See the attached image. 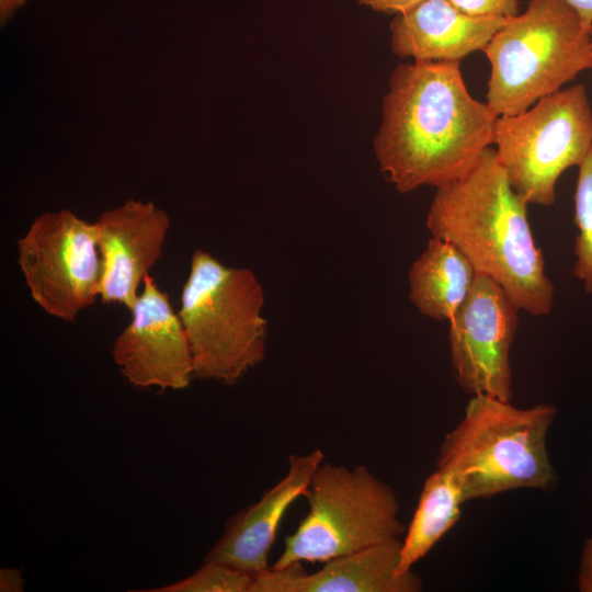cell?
Segmentation results:
<instances>
[{"instance_id":"6da1fadb","label":"cell","mask_w":592,"mask_h":592,"mask_svg":"<svg viewBox=\"0 0 592 592\" xmlns=\"http://www.w3.org/2000/svg\"><path fill=\"white\" fill-rule=\"evenodd\" d=\"M459 66L412 61L389 77L373 147L380 171L400 193L460 178L493 144L499 116L469 93Z\"/></svg>"},{"instance_id":"7a4b0ae2","label":"cell","mask_w":592,"mask_h":592,"mask_svg":"<svg viewBox=\"0 0 592 592\" xmlns=\"http://www.w3.org/2000/svg\"><path fill=\"white\" fill-rule=\"evenodd\" d=\"M435 189L425 219L431 236L457 247L520 310L548 315L555 287L531 229L528 204L510 184L494 148L467 173Z\"/></svg>"},{"instance_id":"3957f363","label":"cell","mask_w":592,"mask_h":592,"mask_svg":"<svg viewBox=\"0 0 592 592\" xmlns=\"http://www.w3.org/2000/svg\"><path fill=\"white\" fill-rule=\"evenodd\" d=\"M551 405L522 409L488 395L471 396L463 419L444 437L436 468L451 474L466 500L515 489H550L556 473L546 437Z\"/></svg>"},{"instance_id":"277c9868","label":"cell","mask_w":592,"mask_h":592,"mask_svg":"<svg viewBox=\"0 0 592 592\" xmlns=\"http://www.w3.org/2000/svg\"><path fill=\"white\" fill-rule=\"evenodd\" d=\"M263 305V288L251 270L227 266L206 251H194L178 312L194 377L234 385L264 360Z\"/></svg>"},{"instance_id":"5b68a950","label":"cell","mask_w":592,"mask_h":592,"mask_svg":"<svg viewBox=\"0 0 592 592\" xmlns=\"http://www.w3.org/2000/svg\"><path fill=\"white\" fill-rule=\"evenodd\" d=\"M490 64L487 104L514 115L591 69V33L561 0H530L482 50Z\"/></svg>"},{"instance_id":"8992f818","label":"cell","mask_w":592,"mask_h":592,"mask_svg":"<svg viewBox=\"0 0 592 592\" xmlns=\"http://www.w3.org/2000/svg\"><path fill=\"white\" fill-rule=\"evenodd\" d=\"M304 496L308 513L270 568L326 562L406 533L394 489L365 466L321 463Z\"/></svg>"},{"instance_id":"52a82bcc","label":"cell","mask_w":592,"mask_h":592,"mask_svg":"<svg viewBox=\"0 0 592 592\" xmlns=\"http://www.w3.org/2000/svg\"><path fill=\"white\" fill-rule=\"evenodd\" d=\"M496 157L514 191L527 203L550 206L556 184L592 148V109L583 84L539 99L527 110L499 116Z\"/></svg>"},{"instance_id":"ba28073f","label":"cell","mask_w":592,"mask_h":592,"mask_svg":"<svg viewBox=\"0 0 592 592\" xmlns=\"http://www.w3.org/2000/svg\"><path fill=\"white\" fill-rule=\"evenodd\" d=\"M95 226L68 209L37 216L18 240V264L31 298L47 315L75 322L100 297Z\"/></svg>"},{"instance_id":"9c48e42d","label":"cell","mask_w":592,"mask_h":592,"mask_svg":"<svg viewBox=\"0 0 592 592\" xmlns=\"http://www.w3.org/2000/svg\"><path fill=\"white\" fill-rule=\"evenodd\" d=\"M519 311L493 278L476 273L469 295L448 321L452 372L465 394L511 400L510 352Z\"/></svg>"},{"instance_id":"30bf717a","label":"cell","mask_w":592,"mask_h":592,"mask_svg":"<svg viewBox=\"0 0 592 592\" xmlns=\"http://www.w3.org/2000/svg\"><path fill=\"white\" fill-rule=\"evenodd\" d=\"M143 283L132 320L113 343V360L135 387L184 389L194 368L183 323L155 278L148 274Z\"/></svg>"},{"instance_id":"8fae6325","label":"cell","mask_w":592,"mask_h":592,"mask_svg":"<svg viewBox=\"0 0 592 592\" xmlns=\"http://www.w3.org/2000/svg\"><path fill=\"white\" fill-rule=\"evenodd\" d=\"M93 224L102 262L100 298L132 310L140 283L163 254L170 218L151 202L128 200Z\"/></svg>"},{"instance_id":"7c38bea8","label":"cell","mask_w":592,"mask_h":592,"mask_svg":"<svg viewBox=\"0 0 592 592\" xmlns=\"http://www.w3.org/2000/svg\"><path fill=\"white\" fill-rule=\"evenodd\" d=\"M402 538L332 558L316 572L300 563L269 568L255 576L250 592H419L421 578L412 570L400 574Z\"/></svg>"},{"instance_id":"4fadbf2b","label":"cell","mask_w":592,"mask_h":592,"mask_svg":"<svg viewBox=\"0 0 592 592\" xmlns=\"http://www.w3.org/2000/svg\"><path fill=\"white\" fill-rule=\"evenodd\" d=\"M320 448L305 455H289L286 475L259 501L238 512L203 562H220L254 576L267 570L269 555L281 521L323 462Z\"/></svg>"},{"instance_id":"5bb4252c","label":"cell","mask_w":592,"mask_h":592,"mask_svg":"<svg viewBox=\"0 0 592 592\" xmlns=\"http://www.w3.org/2000/svg\"><path fill=\"white\" fill-rule=\"evenodd\" d=\"M506 20L468 15L449 0H423L395 15L390 48L398 57L413 61H460L483 50Z\"/></svg>"},{"instance_id":"9a60e30c","label":"cell","mask_w":592,"mask_h":592,"mask_svg":"<svg viewBox=\"0 0 592 592\" xmlns=\"http://www.w3.org/2000/svg\"><path fill=\"white\" fill-rule=\"evenodd\" d=\"M476 273L457 247L431 237L409 270V298L422 315L449 321L469 295Z\"/></svg>"},{"instance_id":"2e32d148","label":"cell","mask_w":592,"mask_h":592,"mask_svg":"<svg viewBox=\"0 0 592 592\" xmlns=\"http://www.w3.org/2000/svg\"><path fill=\"white\" fill-rule=\"evenodd\" d=\"M466 501L462 488L451 474L436 468L426 478L402 538L400 574L411 571L458 522Z\"/></svg>"},{"instance_id":"e0dca14e","label":"cell","mask_w":592,"mask_h":592,"mask_svg":"<svg viewBox=\"0 0 592 592\" xmlns=\"http://www.w3.org/2000/svg\"><path fill=\"white\" fill-rule=\"evenodd\" d=\"M574 191V224L578 229L573 275L592 294V148L579 164Z\"/></svg>"},{"instance_id":"ac0fdd59","label":"cell","mask_w":592,"mask_h":592,"mask_svg":"<svg viewBox=\"0 0 592 592\" xmlns=\"http://www.w3.org/2000/svg\"><path fill=\"white\" fill-rule=\"evenodd\" d=\"M255 576L220 562L203 566L180 581L151 592H250Z\"/></svg>"},{"instance_id":"d6986e66","label":"cell","mask_w":592,"mask_h":592,"mask_svg":"<svg viewBox=\"0 0 592 592\" xmlns=\"http://www.w3.org/2000/svg\"><path fill=\"white\" fill-rule=\"evenodd\" d=\"M459 11L471 16L513 18L519 14V0H449Z\"/></svg>"},{"instance_id":"ffe728a7","label":"cell","mask_w":592,"mask_h":592,"mask_svg":"<svg viewBox=\"0 0 592 592\" xmlns=\"http://www.w3.org/2000/svg\"><path fill=\"white\" fill-rule=\"evenodd\" d=\"M423 0H358L361 4H364L372 10L398 14L402 13Z\"/></svg>"},{"instance_id":"44dd1931","label":"cell","mask_w":592,"mask_h":592,"mask_svg":"<svg viewBox=\"0 0 592 592\" xmlns=\"http://www.w3.org/2000/svg\"><path fill=\"white\" fill-rule=\"evenodd\" d=\"M578 584L580 591L592 592V537L583 547Z\"/></svg>"},{"instance_id":"7402d4cb","label":"cell","mask_w":592,"mask_h":592,"mask_svg":"<svg viewBox=\"0 0 592 592\" xmlns=\"http://www.w3.org/2000/svg\"><path fill=\"white\" fill-rule=\"evenodd\" d=\"M24 580L22 572L14 568H2L0 570V591L1 592H21L23 591Z\"/></svg>"},{"instance_id":"603a6c76","label":"cell","mask_w":592,"mask_h":592,"mask_svg":"<svg viewBox=\"0 0 592 592\" xmlns=\"http://www.w3.org/2000/svg\"><path fill=\"white\" fill-rule=\"evenodd\" d=\"M579 16L583 27L592 32V0H561Z\"/></svg>"},{"instance_id":"cb8c5ba5","label":"cell","mask_w":592,"mask_h":592,"mask_svg":"<svg viewBox=\"0 0 592 592\" xmlns=\"http://www.w3.org/2000/svg\"><path fill=\"white\" fill-rule=\"evenodd\" d=\"M27 0H0V21L5 24L13 13Z\"/></svg>"},{"instance_id":"d4e9b609","label":"cell","mask_w":592,"mask_h":592,"mask_svg":"<svg viewBox=\"0 0 592 592\" xmlns=\"http://www.w3.org/2000/svg\"><path fill=\"white\" fill-rule=\"evenodd\" d=\"M591 57H592V32H591ZM592 69V66H591Z\"/></svg>"}]
</instances>
